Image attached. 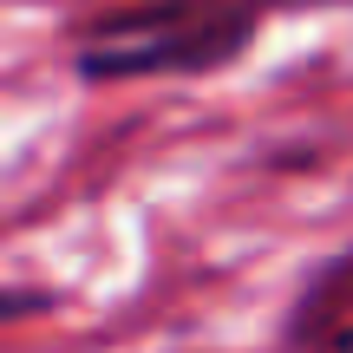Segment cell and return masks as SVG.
Wrapping results in <instances>:
<instances>
[{"label":"cell","mask_w":353,"mask_h":353,"mask_svg":"<svg viewBox=\"0 0 353 353\" xmlns=\"http://www.w3.org/2000/svg\"><path fill=\"white\" fill-rule=\"evenodd\" d=\"M65 294L52 288H20V281H7L0 288V327H13V321H33V314H59Z\"/></svg>","instance_id":"3"},{"label":"cell","mask_w":353,"mask_h":353,"mask_svg":"<svg viewBox=\"0 0 353 353\" xmlns=\"http://www.w3.org/2000/svg\"><path fill=\"white\" fill-rule=\"evenodd\" d=\"M288 353H353V249L307 268L288 321H281Z\"/></svg>","instance_id":"2"},{"label":"cell","mask_w":353,"mask_h":353,"mask_svg":"<svg viewBox=\"0 0 353 353\" xmlns=\"http://www.w3.org/2000/svg\"><path fill=\"white\" fill-rule=\"evenodd\" d=\"M334 0H131L72 26V72L85 85L138 79H210L255 46L268 13Z\"/></svg>","instance_id":"1"}]
</instances>
